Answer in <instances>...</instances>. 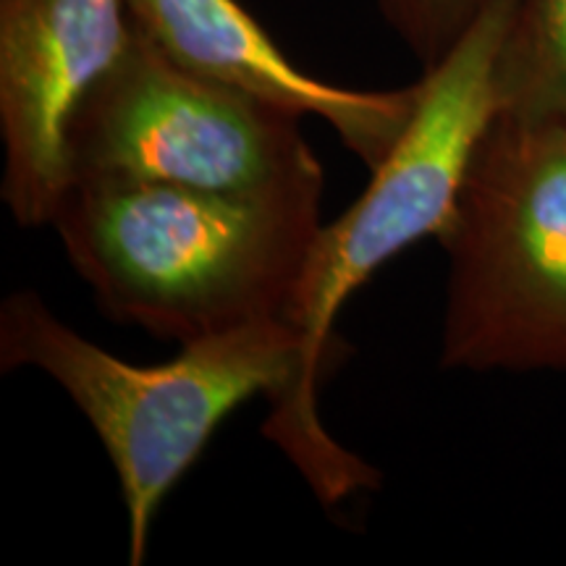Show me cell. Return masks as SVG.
Wrapping results in <instances>:
<instances>
[{
	"label": "cell",
	"instance_id": "obj_3",
	"mask_svg": "<svg viewBox=\"0 0 566 566\" xmlns=\"http://www.w3.org/2000/svg\"><path fill=\"white\" fill-rule=\"evenodd\" d=\"M34 367L63 388L101 438L129 520V564L145 562L155 516L221 422L265 394L292 407L302 344L286 321L184 344L174 359L134 365L76 334L34 289L0 304V370Z\"/></svg>",
	"mask_w": 566,
	"mask_h": 566
},
{
	"label": "cell",
	"instance_id": "obj_4",
	"mask_svg": "<svg viewBox=\"0 0 566 566\" xmlns=\"http://www.w3.org/2000/svg\"><path fill=\"white\" fill-rule=\"evenodd\" d=\"M438 244L441 367L566 373V124L499 113Z\"/></svg>",
	"mask_w": 566,
	"mask_h": 566
},
{
	"label": "cell",
	"instance_id": "obj_9",
	"mask_svg": "<svg viewBox=\"0 0 566 566\" xmlns=\"http://www.w3.org/2000/svg\"><path fill=\"white\" fill-rule=\"evenodd\" d=\"M391 30L424 69L462 38L485 0H375Z\"/></svg>",
	"mask_w": 566,
	"mask_h": 566
},
{
	"label": "cell",
	"instance_id": "obj_7",
	"mask_svg": "<svg viewBox=\"0 0 566 566\" xmlns=\"http://www.w3.org/2000/svg\"><path fill=\"white\" fill-rule=\"evenodd\" d=\"M134 27L189 74L223 84L296 116H315L342 145L378 171L417 105V82L405 90L338 87L289 61L265 27L239 0H126Z\"/></svg>",
	"mask_w": 566,
	"mask_h": 566
},
{
	"label": "cell",
	"instance_id": "obj_5",
	"mask_svg": "<svg viewBox=\"0 0 566 566\" xmlns=\"http://www.w3.org/2000/svg\"><path fill=\"white\" fill-rule=\"evenodd\" d=\"M302 116L168 61L134 27V38L69 129V184L129 179L263 192L317 179L321 160Z\"/></svg>",
	"mask_w": 566,
	"mask_h": 566
},
{
	"label": "cell",
	"instance_id": "obj_2",
	"mask_svg": "<svg viewBox=\"0 0 566 566\" xmlns=\"http://www.w3.org/2000/svg\"><path fill=\"white\" fill-rule=\"evenodd\" d=\"M514 0H485L462 38L417 82L407 132L373 171L370 187L334 223L321 226L286 321L302 344V375L292 407L263 422L325 506L378 485L380 472L331 438L317 412L325 373L346 346L336 315L380 268L424 239H441L480 142L501 113L499 55Z\"/></svg>",
	"mask_w": 566,
	"mask_h": 566
},
{
	"label": "cell",
	"instance_id": "obj_6",
	"mask_svg": "<svg viewBox=\"0 0 566 566\" xmlns=\"http://www.w3.org/2000/svg\"><path fill=\"white\" fill-rule=\"evenodd\" d=\"M134 38L126 0H0V200L51 226L69 187V129Z\"/></svg>",
	"mask_w": 566,
	"mask_h": 566
},
{
	"label": "cell",
	"instance_id": "obj_8",
	"mask_svg": "<svg viewBox=\"0 0 566 566\" xmlns=\"http://www.w3.org/2000/svg\"><path fill=\"white\" fill-rule=\"evenodd\" d=\"M499 97L504 116L566 124V0H514Z\"/></svg>",
	"mask_w": 566,
	"mask_h": 566
},
{
	"label": "cell",
	"instance_id": "obj_1",
	"mask_svg": "<svg viewBox=\"0 0 566 566\" xmlns=\"http://www.w3.org/2000/svg\"><path fill=\"white\" fill-rule=\"evenodd\" d=\"M323 189L325 176L263 192L74 179L51 226L105 317L184 346L283 321Z\"/></svg>",
	"mask_w": 566,
	"mask_h": 566
}]
</instances>
